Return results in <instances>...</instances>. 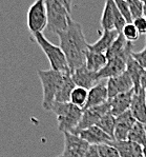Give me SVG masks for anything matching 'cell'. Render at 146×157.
Instances as JSON below:
<instances>
[{
	"label": "cell",
	"instance_id": "7402d4cb",
	"mask_svg": "<svg viewBox=\"0 0 146 157\" xmlns=\"http://www.w3.org/2000/svg\"><path fill=\"white\" fill-rule=\"evenodd\" d=\"M126 72L130 76L131 80H133V90L137 91L139 89H141V78H142V75L144 73V69L133 59V56L129 57L127 60Z\"/></svg>",
	"mask_w": 146,
	"mask_h": 157
},
{
	"label": "cell",
	"instance_id": "d590c367",
	"mask_svg": "<svg viewBox=\"0 0 146 157\" xmlns=\"http://www.w3.org/2000/svg\"><path fill=\"white\" fill-rule=\"evenodd\" d=\"M143 157H146V146L143 147Z\"/></svg>",
	"mask_w": 146,
	"mask_h": 157
},
{
	"label": "cell",
	"instance_id": "277c9868",
	"mask_svg": "<svg viewBox=\"0 0 146 157\" xmlns=\"http://www.w3.org/2000/svg\"><path fill=\"white\" fill-rule=\"evenodd\" d=\"M32 36L49 59L51 69L59 72H71L68 61H66V57L63 51L61 50L60 45L52 43L43 35V33H35L32 34Z\"/></svg>",
	"mask_w": 146,
	"mask_h": 157
},
{
	"label": "cell",
	"instance_id": "2e32d148",
	"mask_svg": "<svg viewBox=\"0 0 146 157\" xmlns=\"http://www.w3.org/2000/svg\"><path fill=\"white\" fill-rule=\"evenodd\" d=\"M133 92H135V90H131L129 92H126V93L119 94V95L108 99L109 107H111V112L115 117L123 114L124 112L129 110L131 99H133Z\"/></svg>",
	"mask_w": 146,
	"mask_h": 157
},
{
	"label": "cell",
	"instance_id": "ffe728a7",
	"mask_svg": "<svg viewBox=\"0 0 146 157\" xmlns=\"http://www.w3.org/2000/svg\"><path fill=\"white\" fill-rule=\"evenodd\" d=\"M107 57L103 53H96L87 51L86 52V59H85V66L88 70L93 72L98 73L101 71L107 63Z\"/></svg>",
	"mask_w": 146,
	"mask_h": 157
},
{
	"label": "cell",
	"instance_id": "8fae6325",
	"mask_svg": "<svg viewBox=\"0 0 146 157\" xmlns=\"http://www.w3.org/2000/svg\"><path fill=\"white\" fill-rule=\"evenodd\" d=\"M71 75L76 86H81V88L87 89V90L92 89L93 86H95L96 84L101 81L98 76V73L88 70L85 64L71 71Z\"/></svg>",
	"mask_w": 146,
	"mask_h": 157
},
{
	"label": "cell",
	"instance_id": "d6986e66",
	"mask_svg": "<svg viewBox=\"0 0 146 157\" xmlns=\"http://www.w3.org/2000/svg\"><path fill=\"white\" fill-rule=\"evenodd\" d=\"M129 51H133V42H129L124 38V36L120 33L117 37V39L115 40L114 43L111 44V47L109 48V50L105 53L107 57V60L112 59L115 57L121 56V55L125 54L126 52Z\"/></svg>",
	"mask_w": 146,
	"mask_h": 157
},
{
	"label": "cell",
	"instance_id": "74e56055",
	"mask_svg": "<svg viewBox=\"0 0 146 157\" xmlns=\"http://www.w3.org/2000/svg\"><path fill=\"white\" fill-rule=\"evenodd\" d=\"M140 1H142V2H145V0H140Z\"/></svg>",
	"mask_w": 146,
	"mask_h": 157
},
{
	"label": "cell",
	"instance_id": "ac0fdd59",
	"mask_svg": "<svg viewBox=\"0 0 146 157\" xmlns=\"http://www.w3.org/2000/svg\"><path fill=\"white\" fill-rule=\"evenodd\" d=\"M119 34L120 33L116 30L102 31L101 37L96 42L92 43V44H88V51L105 54L109 50V48L111 47V44L114 43L115 40L117 39Z\"/></svg>",
	"mask_w": 146,
	"mask_h": 157
},
{
	"label": "cell",
	"instance_id": "f1b7e54d",
	"mask_svg": "<svg viewBox=\"0 0 146 157\" xmlns=\"http://www.w3.org/2000/svg\"><path fill=\"white\" fill-rule=\"evenodd\" d=\"M97 147H98V152H99L100 157H120L118 151L111 144H102Z\"/></svg>",
	"mask_w": 146,
	"mask_h": 157
},
{
	"label": "cell",
	"instance_id": "4fadbf2b",
	"mask_svg": "<svg viewBox=\"0 0 146 157\" xmlns=\"http://www.w3.org/2000/svg\"><path fill=\"white\" fill-rule=\"evenodd\" d=\"M129 111L137 121L146 124V99L145 90L143 88L133 92Z\"/></svg>",
	"mask_w": 146,
	"mask_h": 157
},
{
	"label": "cell",
	"instance_id": "484cf974",
	"mask_svg": "<svg viewBox=\"0 0 146 157\" xmlns=\"http://www.w3.org/2000/svg\"><path fill=\"white\" fill-rule=\"evenodd\" d=\"M88 97V90L84 88H81V86H76L75 89L71 92V102L73 105H75L76 107L80 109H84L86 101H87Z\"/></svg>",
	"mask_w": 146,
	"mask_h": 157
},
{
	"label": "cell",
	"instance_id": "3957f363",
	"mask_svg": "<svg viewBox=\"0 0 146 157\" xmlns=\"http://www.w3.org/2000/svg\"><path fill=\"white\" fill-rule=\"evenodd\" d=\"M51 111L56 115L58 129L62 133H74L82 117L83 110L71 102H55Z\"/></svg>",
	"mask_w": 146,
	"mask_h": 157
},
{
	"label": "cell",
	"instance_id": "30bf717a",
	"mask_svg": "<svg viewBox=\"0 0 146 157\" xmlns=\"http://www.w3.org/2000/svg\"><path fill=\"white\" fill-rule=\"evenodd\" d=\"M106 86L109 99L115 97V96L119 95V94L126 93V92L133 90V80H131L130 76H129L126 71L124 73L118 75V76L107 79Z\"/></svg>",
	"mask_w": 146,
	"mask_h": 157
},
{
	"label": "cell",
	"instance_id": "83f0119b",
	"mask_svg": "<svg viewBox=\"0 0 146 157\" xmlns=\"http://www.w3.org/2000/svg\"><path fill=\"white\" fill-rule=\"evenodd\" d=\"M114 2L116 3V6L120 11V13L123 15L124 18L126 19L127 23L133 22V17L130 14V9H129V3L127 0H114Z\"/></svg>",
	"mask_w": 146,
	"mask_h": 157
},
{
	"label": "cell",
	"instance_id": "8d00e7d4",
	"mask_svg": "<svg viewBox=\"0 0 146 157\" xmlns=\"http://www.w3.org/2000/svg\"><path fill=\"white\" fill-rule=\"evenodd\" d=\"M56 157H64V156H62L61 154H60V155H58V156H56Z\"/></svg>",
	"mask_w": 146,
	"mask_h": 157
},
{
	"label": "cell",
	"instance_id": "5bb4252c",
	"mask_svg": "<svg viewBox=\"0 0 146 157\" xmlns=\"http://www.w3.org/2000/svg\"><path fill=\"white\" fill-rule=\"evenodd\" d=\"M108 99L109 97L108 92H107L106 80H101L99 83H97L95 86H93L92 89L88 90V97L84 109L101 105L103 103L107 102Z\"/></svg>",
	"mask_w": 146,
	"mask_h": 157
},
{
	"label": "cell",
	"instance_id": "7a4b0ae2",
	"mask_svg": "<svg viewBox=\"0 0 146 157\" xmlns=\"http://www.w3.org/2000/svg\"><path fill=\"white\" fill-rule=\"evenodd\" d=\"M66 72L49 70H38L37 74L42 84L43 100L42 107L44 110L51 111L52 105L56 102V97L64 80Z\"/></svg>",
	"mask_w": 146,
	"mask_h": 157
},
{
	"label": "cell",
	"instance_id": "836d02e7",
	"mask_svg": "<svg viewBox=\"0 0 146 157\" xmlns=\"http://www.w3.org/2000/svg\"><path fill=\"white\" fill-rule=\"evenodd\" d=\"M61 1L68 11V13L71 14V2H73V0H61Z\"/></svg>",
	"mask_w": 146,
	"mask_h": 157
},
{
	"label": "cell",
	"instance_id": "603a6c76",
	"mask_svg": "<svg viewBox=\"0 0 146 157\" xmlns=\"http://www.w3.org/2000/svg\"><path fill=\"white\" fill-rule=\"evenodd\" d=\"M76 88V84L74 83L73 79H71V72H66L64 75V80L62 83L60 90L56 97V102H71V95L74 89Z\"/></svg>",
	"mask_w": 146,
	"mask_h": 157
},
{
	"label": "cell",
	"instance_id": "f35d334b",
	"mask_svg": "<svg viewBox=\"0 0 146 157\" xmlns=\"http://www.w3.org/2000/svg\"><path fill=\"white\" fill-rule=\"evenodd\" d=\"M145 99H146V90H145Z\"/></svg>",
	"mask_w": 146,
	"mask_h": 157
},
{
	"label": "cell",
	"instance_id": "ba28073f",
	"mask_svg": "<svg viewBox=\"0 0 146 157\" xmlns=\"http://www.w3.org/2000/svg\"><path fill=\"white\" fill-rule=\"evenodd\" d=\"M64 149L61 154L64 157H84L89 144L79 135L73 133H63Z\"/></svg>",
	"mask_w": 146,
	"mask_h": 157
},
{
	"label": "cell",
	"instance_id": "6da1fadb",
	"mask_svg": "<svg viewBox=\"0 0 146 157\" xmlns=\"http://www.w3.org/2000/svg\"><path fill=\"white\" fill-rule=\"evenodd\" d=\"M57 35L60 40L61 50L66 57L69 71L71 72L84 66L88 43L86 42L82 25L71 17L68 19V28Z\"/></svg>",
	"mask_w": 146,
	"mask_h": 157
},
{
	"label": "cell",
	"instance_id": "4dcf8cb0",
	"mask_svg": "<svg viewBox=\"0 0 146 157\" xmlns=\"http://www.w3.org/2000/svg\"><path fill=\"white\" fill-rule=\"evenodd\" d=\"M131 56L143 69L146 70V44L144 49L141 50L140 52H133Z\"/></svg>",
	"mask_w": 146,
	"mask_h": 157
},
{
	"label": "cell",
	"instance_id": "ab89813d",
	"mask_svg": "<svg viewBox=\"0 0 146 157\" xmlns=\"http://www.w3.org/2000/svg\"><path fill=\"white\" fill-rule=\"evenodd\" d=\"M145 130H146V124H145Z\"/></svg>",
	"mask_w": 146,
	"mask_h": 157
},
{
	"label": "cell",
	"instance_id": "d4e9b609",
	"mask_svg": "<svg viewBox=\"0 0 146 157\" xmlns=\"http://www.w3.org/2000/svg\"><path fill=\"white\" fill-rule=\"evenodd\" d=\"M96 125L99 127L100 129H101L102 131H104L106 134H108L111 138H114L115 128H116V117L111 114V111H108L106 114H104L102 116Z\"/></svg>",
	"mask_w": 146,
	"mask_h": 157
},
{
	"label": "cell",
	"instance_id": "e575fe53",
	"mask_svg": "<svg viewBox=\"0 0 146 157\" xmlns=\"http://www.w3.org/2000/svg\"><path fill=\"white\" fill-rule=\"evenodd\" d=\"M141 88L146 90V70H144V73H143L142 78H141Z\"/></svg>",
	"mask_w": 146,
	"mask_h": 157
},
{
	"label": "cell",
	"instance_id": "e0dca14e",
	"mask_svg": "<svg viewBox=\"0 0 146 157\" xmlns=\"http://www.w3.org/2000/svg\"><path fill=\"white\" fill-rule=\"evenodd\" d=\"M109 144L116 148L120 157H143V147L130 140H112Z\"/></svg>",
	"mask_w": 146,
	"mask_h": 157
},
{
	"label": "cell",
	"instance_id": "1f68e13d",
	"mask_svg": "<svg viewBox=\"0 0 146 157\" xmlns=\"http://www.w3.org/2000/svg\"><path fill=\"white\" fill-rule=\"evenodd\" d=\"M133 25L140 33V35H146V18L144 16L138 17L133 20Z\"/></svg>",
	"mask_w": 146,
	"mask_h": 157
},
{
	"label": "cell",
	"instance_id": "52a82bcc",
	"mask_svg": "<svg viewBox=\"0 0 146 157\" xmlns=\"http://www.w3.org/2000/svg\"><path fill=\"white\" fill-rule=\"evenodd\" d=\"M108 111H111L108 101L101 105L84 109L82 113V117H81L80 121H79L77 128H76V130L74 131L73 134H77L80 131H82V130L93 127V125H96L97 122L100 120V118L104 114H106Z\"/></svg>",
	"mask_w": 146,
	"mask_h": 157
},
{
	"label": "cell",
	"instance_id": "8992f818",
	"mask_svg": "<svg viewBox=\"0 0 146 157\" xmlns=\"http://www.w3.org/2000/svg\"><path fill=\"white\" fill-rule=\"evenodd\" d=\"M27 28L31 34L42 33L47 28V11L44 0H36L27 12Z\"/></svg>",
	"mask_w": 146,
	"mask_h": 157
},
{
	"label": "cell",
	"instance_id": "9a60e30c",
	"mask_svg": "<svg viewBox=\"0 0 146 157\" xmlns=\"http://www.w3.org/2000/svg\"><path fill=\"white\" fill-rule=\"evenodd\" d=\"M77 135H79L82 139H84L88 144H95V146H99L102 144H109L111 141L115 140L114 138H111L108 134L102 131L97 125H93V127L82 130V131L77 133Z\"/></svg>",
	"mask_w": 146,
	"mask_h": 157
},
{
	"label": "cell",
	"instance_id": "7c38bea8",
	"mask_svg": "<svg viewBox=\"0 0 146 157\" xmlns=\"http://www.w3.org/2000/svg\"><path fill=\"white\" fill-rule=\"evenodd\" d=\"M137 122L130 111H126L123 114L116 117V128H115V140H127L128 134L131 128Z\"/></svg>",
	"mask_w": 146,
	"mask_h": 157
},
{
	"label": "cell",
	"instance_id": "5b68a950",
	"mask_svg": "<svg viewBox=\"0 0 146 157\" xmlns=\"http://www.w3.org/2000/svg\"><path fill=\"white\" fill-rule=\"evenodd\" d=\"M47 11V30L58 34L68 25V19L71 15L62 3L61 0H44Z\"/></svg>",
	"mask_w": 146,
	"mask_h": 157
},
{
	"label": "cell",
	"instance_id": "4316f807",
	"mask_svg": "<svg viewBox=\"0 0 146 157\" xmlns=\"http://www.w3.org/2000/svg\"><path fill=\"white\" fill-rule=\"evenodd\" d=\"M121 33H122V35L124 36V38L129 42L137 41L139 39V37H140V33L138 32V30L136 29V26L133 25V22L126 23V25H124Z\"/></svg>",
	"mask_w": 146,
	"mask_h": 157
},
{
	"label": "cell",
	"instance_id": "cb8c5ba5",
	"mask_svg": "<svg viewBox=\"0 0 146 157\" xmlns=\"http://www.w3.org/2000/svg\"><path fill=\"white\" fill-rule=\"evenodd\" d=\"M127 140H130L135 144H138L140 146L144 147L146 146V130H145V124L137 121L133 127L131 128L130 132L128 134Z\"/></svg>",
	"mask_w": 146,
	"mask_h": 157
},
{
	"label": "cell",
	"instance_id": "d6a6232c",
	"mask_svg": "<svg viewBox=\"0 0 146 157\" xmlns=\"http://www.w3.org/2000/svg\"><path fill=\"white\" fill-rule=\"evenodd\" d=\"M84 157H100L99 152H98V147L95 144H89L87 151L84 154Z\"/></svg>",
	"mask_w": 146,
	"mask_h": 157
},
{
	"label": "cell",
	"instance_id": "44dd1931",
	"mask_svg": "<svg viewBox=\"0 0 146 157\" xmlns=\"http://www.w3.org/2000/svg\"><path fill=\"white\" fill-rule=\"evenodd\" d=\"M116 3L114 0H106L103 13L101 17V29L102 31L115 30V10H116Z\"/></svg>",
	"mask_w": 146,
	"mask_h": 157
},
{
	"label": "cell",
	"instance_id": "9c48e42d",
	"mask_svg": "<svg viewBox=\"0 0 146 157\" xmlns=\"http://www.w3.org/2000/svg\"><path fill=\"white\" fill-rule=\"evenodd\" d=\"M133 52V51H129V52H126L125 54L121 55V56L109 59L107 61L106 66L101 71L98 72V76H99L100 80H107L111 77H116L118 75L124 73L126 71L127 60L131 56Z\"/></svg>",
	"mask_w": 146,
	"mask_h": 157
},
{
	"label": "cell",
	"instance_id": "f546056e",
	"mask_svg": "<svg viewBox=\"0 0 146 157\" xmlns=\"http://www.w3.org/2000/svg\"><path fill=\"white\" fill-rule=\"evenodd\" d=\"M130 14L133 17V20L138 17L143 16V10H144V2L140 0H128Z\"/></svg>",
	"mask_w": 146,
	"mask_h": 157
}]
</instances>
